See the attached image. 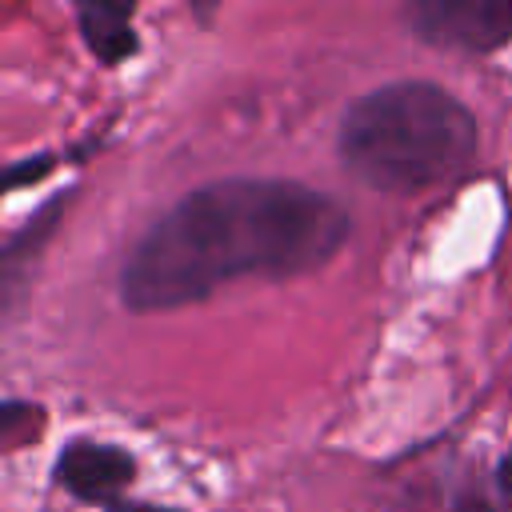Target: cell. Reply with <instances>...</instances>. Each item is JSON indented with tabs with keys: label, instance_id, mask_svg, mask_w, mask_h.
Segmentation results:
<instances>
[{
	"label": "cell",
	"instance_id": "obj_1",
	"mask_svg": "<svg viewBox=\"0 0 512 512\" xmlns=\"http://www.w3.org/2000/svg\"><path fill=\"white\" fill-rule=\"evenodd\" d=\"M344 240V204L300 180H212L184 192L132 240L120 300L132 312H172L240 276L312 272Z\"/></svg>",
	"mask_w": 512,
	"mask_h": 512
},
{
	"label": "cell",
	"instance_id": "obj_6",
	"mask_svg": "<svg viewBox=\"0 0 512 512\" xmlns=\"http://www.w3.org/2000/svg\"><path fill=\"white\" fill-rule=\"evenodd\" d=\"M452 512H492V504L480 500V496H460V500L452 504Z\"/></svg>",
	"mask_w": 512,
	"mask_h": 512
},
{
	"label": "cell",
	"instance_id": "obj_4",
	"mask_svg": "<svg viewBox=\"0 0 512 512\" xmlns=\"http://www.w3.org/2000/svg\"><path fill=\"white\" fill-rule=\"evenodd\" d=\"M136 464L124 448L116 444H92V440H76L60 452L56 460V484L68 488L72 496L80 500H92V504H108L116 500V492L132 480Z\"/></svg>",
	"mask_w": 512,
	"mask_h": 512
},
{
	"label": "cell",
	"instance_id": "obj_3",
	"mask_svg": "<svg viewBox=\"0 0 512 512\" xmlns=\"http://www.w3.org/2000/svg\"><path fill=\"white\" fill-rule=\"evenodd\" d=\"M408 20L432 48L492 52L512 40V0H420Z\"/></svg>",
	"mask_w": 512,
	"mask_h": 512
},
{
	"label": "cell",
	"instance_id": "obj_2",
	"mask_svg": "<svg viewBox=\"0 0 512 512\" xmlns=\"http://www.w3.org/2000/svg\"><path fill=\"white\" fill-rule=\"evenodd\" d=\"M336 148L352 176L380 192L408 196L472 164L476 116L432 80H392L344 112Z\"/></svg>",
	"mask_w": 512,
	"mask_h": 512
},
{
	"label": "cell",
	"instance_id": "obj_7",
	"mask_svg": "<svg viewBox=\"0 0 512 512\" xmlns=\"http://www.w3.org/2000/svg\"><path fill=\"white\" fill-rule=\"evenodd\" d=\"M496 484H500V488L512 496V448L504 452V460H500V468H496Z\"/></svg>",
	"mask_w": 512,
	"mask_h": 512
},
{
	"label": "cell",
	"instance_id": "obj_5",
	"mask_svg": "<svg viewBox=\"0 0 512 512\" xmlns=\"http://www.w3.org/2000/svg\"><path fill=\"white\" fill-rule=\"evenodd\" d=\"M76 24L84 44L104 60L116 64L136 52V32H132V8L128 4H76Z\"/></svg>",
	"mask_w": 512,
	"mask_h": 512
}]
</instances>
